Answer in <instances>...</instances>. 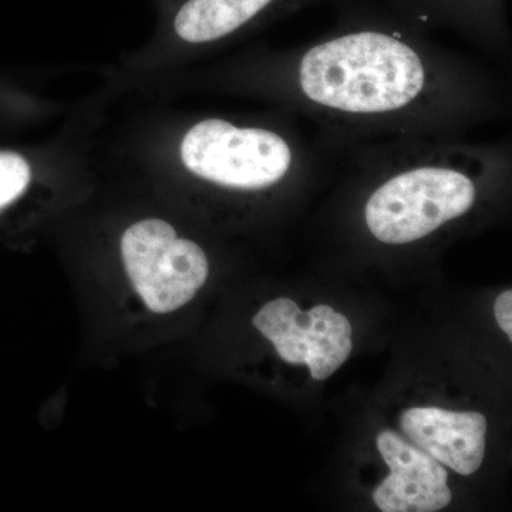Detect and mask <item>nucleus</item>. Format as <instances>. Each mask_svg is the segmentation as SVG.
Masks as SVG:
<instances>
[{
    "label": "nucleus",
    "mask_w": 512,
    "mask_h": 512,
    "mask_svg": "<svg viewBox=\"0 0 512 512\" xmlns=\"http://www.w3.org/2000/svg\"><path fill=\"white\" fill-rule=\"evenodd\" d=\"M424 67L396 36L357 32L309 50L301 63L303 93L315 103L348 113L402 109L419 96Z\"/></svg>",
    "instance_id": "1"
},
{
    "label": "nucleus",
    "mask_w": 512,
    "mask_h": 512,
    "mask_svg": "<svg viewBox=\"0 0 512 512\" xmlns=\"http://www.w3.org/2000/svg\"><path fill=\"white\" fill-rule=\"evenodd\" d=\"M474 201L476 188L466 175L450 168H416L387 181L369 198L367 227L384 244H409L466 214Z\"/></svg>",
    "instance_id": "2"
},
{
    "label": "nucleus",
    "mask_w": 512,
    "mask_h": 512,
    "mask_svg": "<svg viewBox=\"0 0 512 512\" xmlns=\"http://www.w3.org/2000/svg\"><path fill=\"white\" fill-rule=\"evenodd\" d=\"M181 160L192 174L211 183L259 190L285 177L292 153L284 138L272 131L210 119L185 134Z\"/></svg>",
    "instance_id": "3"
},
{
    "label": "nucleus",
    "mask_w": 512,
    "mask_h": 512,
    "mask_svg": "<svg viewBox=\"0 0 512 512\" xmlns=\"http://www.w3.org/2000/svg\"><path fill=\"white\" fill-rule=\"evenodd\" d=\"M131 284L150 311L170 313L197 295L210 272L204 251L163 220L136 222L121 238Z\"/></svg>",
    "instance_id": "4"
},
{
    "label": "nucleus",
    "mask_w": 512,
    "mask_h": 512,
    "mask_svg": "<svg viewBox=\"0 0 512 512\" xmlns=\"http://www.w3.org/2000/svg\"><path fill=\"white\" fill-rule=\"evenodd\" d=\"M254 326L285 362L305 363L315 380L332 376L352 352L348 318L328 305L302 312L292 299H275L256 313Z\"/></svg>",
    "instance_id": "5"
},
{
    "label": "nucleus",
    "mask_w": 512,
    "mask_h": 512,
    "mask_svg": "<svg viewBox=\"0 0 512 512\" xmlns=\"http://www.w3.org/2000/svg\"><path fill=\"white\" fill-rule=\"evenodd\" d=\"M377 448L390 468L389 477L373 493L383 512H436L450 504L446 468L393 431L377 437Z\"/></svg>",
    "instance_id": "6"
},
{
    "label": "nucleus",
    "mask_w": 512,
    "mask_h": 512,
    "mask_svg": "<svg viewBox=\"0 0 512 512\" xmlns=\"http://www.w3.org/2000/svg\"><path fill=\"white\" fill-rule=\"evenodd\" d=\"M400 426L420 450L461 476L483 463L487 419L481 413L413 407L402 414Z\"/></svg>",
    "instance_id": "7"
},
{
    "label": "nucleus",
    "mask_w": 512,
    "mask_h": 512,
    "mask_svg": "<svg viewBox=\"0 0 512 512\" xmlns=\"http://www.w3.org/2000/svg\"><path fill=\"white\" fill-rule=\"evenodd\" d=\"M32 171L28 161L16 153H0V211L18 201L28 190Z\"/></svg>",
    "instance_id": "8"
},
{
    "label": "nucleus",
    "mask_w": 512,
    "mask_h": 512,
    "mask_svg": "<svg viewBox=\"0 0 512 512\" xmlns=\"http://www.w3.org/2000/svg\"><path fill=\"white\" fill-rule=\"evenodd\" d=\"M495 318L498 325L504 330L508 339L512 340V292L504 291L500 293L494 303Z\"/></svg>",
    "instance_id": "9"
}]
</instances>
